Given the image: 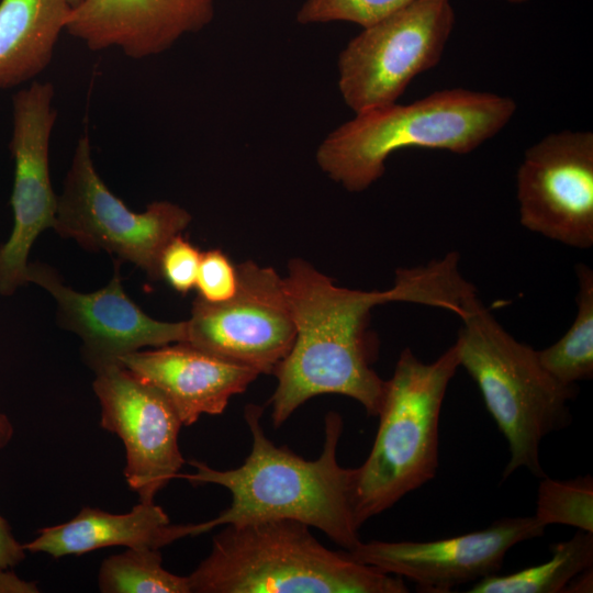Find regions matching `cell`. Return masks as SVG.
I'll use <instances>...</instances> for the list:
<instances>
[{"label":"cell","instance_id":"cell-1","mask_svg":"<svg viewBox=\"0 0 593 593\" xmlns=\"http://www.w3.org/2000/svg\"><path fill=\"white\" fill-rule=\"evenodd\" d=\"M295 325L293 345L273 374L272 423L280 427L307 400L340 394L378 416L385 381L372 369L367 326L371 310L388 302L434 306L460 316L474 287L459 271L457 253L424 266L399 269L384 291L340 288L307 261L293 259L283 278Z\"/></svg>","mask_w":593,"mask_h":593},{"label":"cell","instance_id":"cell-2","mask_svg":"<svg viewBox=\"0 0 593 593\" xmlns=\"http://www.w3.org/2000/svg\"><path fill=\"white\" fill-rule=\"evenodd\" d=\"M262 413L258 405L245 407L251 449L242 466L217 470L191 460L194 472L177 475L192 484L222 485L232 495L230 507L219 516L192 524V537L227 524L294 519L320 529L344 550H353L361 539L353 513L355 468L342 467L336 457L342 416L336 412L325 416L322 452L315 460H305L266 436Z\"/></svg>","mask_w":593,"mask_h":593},{"label":"cell","instance_id":"cell-3","mask_svg":"<svg viewBox=\"0 0 593 593\" xmlns=\"http://www.w3.org/2000/svg\"><path fill=\"white\" fill-rule=\"evenodd\" d=\"M516 109L514 99L493 92L435 91L412 103L355 113L325 137L316 161L346 190L360 192L384 174L393 153L426 148L469 154L500 133Z\"/></svg>","mask_w":593,"mask_h":593},{"label":"cell","instance_id":"cell-4","mask_svg":"<svg viewBox=\"0 0 593 593\" xmlns=\"http://www.w3.org/2000/svg\"><path fill=\"white\" fill-rule=\"evenodd\" d=\"M188 575L190 593H406L399 575L323 546L294 519L227 524Z\"/></svg>","mask_w":593,"mask_h":593},{"label":"cell","instance_id":"cell-5","mask_svg":"<svg viewBox=\"0 0 593 593\" xmlns=\"http://www.w3.org/2000/svg\"><path fill=\"white\" fill-rule=\"evenodd\" d=\"M455 346L459 365L478 385L484 404L507 441L510 459L503 480L524 468L546 475L540 443L572 423L568 402L574 387L558 382L542 367L537 350L516 340L471 293L459 316Z\"/></svg>","mask_w":593,"mask_h":593},{"label":"cell","instance_id":"cell-6","mask_svg":"<svg viewBox=\"0 0 593 593\" xmlns=\"http://www.w3.org/2000/svg\"><path fill=\"white\" fill-rule=\"evenodd\" d=\"M460 367L455 344L427 363L405 348L385 381L379 427L365 462L355 468L357 528L433 480L439 466V419Z\"/></svg>","mask_w":593,"mask_h":593},{"label":"cell","instance_id":"cell-7","mask_svg":"<svg viewBox=\"0 0 593 593\" xmlns=\"http://www.w3.org/2000/svg\"><path fill=\"white\" fill-rule=\"evenodd\" d=\"M190 213L169 201H155L142 213L131 211L99 176L90 139L76 145L53 228L88 250H103L159 279V258L168 242L189 225Z\"/></svg>","mask_w":593,"mask_h":593},{"label":"cell","instance_id":"cell-8","mask_svg":"<svg viewBox=\"0 0 593 593\" xmlns=\"http://www.w3.org/2000/svg\"><path fill=\"white\" fill-rule=\"evenodd\" d=\"M456 22L450 0H415L363 27L338 58V88L359 113L398 102L411 81L441 59Z\"/></svg>","mask_w":593,"mask_h":593},{"label":"cell","instance_id":"cell-9","mask_svg":"<svg viewBox=\"0 0 593 593\" xmlns=\"http://www.w3.org/2000/svg\"><path fill=\"white\" fill-rule=\"evenodd\" d=\"M236 268L238 283L231 299L193 301L183 343L259 374L273 373L295 338L283 278L254 261Z\"/></svg>","mask_w":593,"mask_h":593},{"label":"cell","instance_id":"cell-10","mask_svg":"<svg viewBox=\"0 0 593 593\" xmlns=\"http://www.w3.org/2000/svg\"><path fill=\"white\" fill-rule=\"evenodd\" d=\"M521 224L567 246L593 245V133L563 130L529 146L516 172Z\"/></svg>","mask_w":593,"mask_h":593},{"label":"cell","instance_id":"cell-11","mask_svg":"<svg viewBox=\"0 0 593 593\" xmlns=\"http://www.w3.org/2000/svg\"><path fill=\"white\" fill-rule=\"evenodd\" d=\"M54 86L33 81L12 98L10 150L14 160L11 194L13 227L0 245V294L29 282V254L38 235L53 227L57 195L49 174V142L57 112Z\"/></svg>","mask_w":593,"mask_h":593},{"label":"cell","instance_id":"cell-12","mask_svg":"<svg viewBox=\"0 0 593 593\" xmlns=\"http://www.w3.org/2000/svg\"><path fill=\"white\" fill-rule=\"evenodd\" d=\"M92 389L100 425L125 448L124 477L138 500L152 502L177 478L184 459L178 445L182 423L168 400L121 363L94 371Z\"/></svg>","mask_w":593,"mask_h":593},{"label":"cell","instance_id":"cell-13","mask_svg":"<svg viewBox=\"0 0 593 593\" xmlns=\"http://www.w3.org/2000/svg\"><path fill=\"white\" fill-rule=\"evenodd\" d=\"M535 516L506 517L484 529L430 541L359 542L346 551L358 562L413 582L418 592L448 593L502 569L514 546L541 537Z\"/></svg>","mask_w":593,"mask_h":593},{"label":"cell","instance_id":"cell-14","mask_svg":"<svg viewBox=\"0 0 593 593\" xmlns=\"http://www.w3.org/2000/svg\"><path fill=\"white\" fill-rule=\"evenodd\" d=\"M118 265L116 261L111 281L91 293L66 286L48 265H29V282L52 294L58 325L80 337L83 360L93 371L120 363L123 356L143 347H160L186 339V321L154 320L130 299Z\"/></svg>","mask_w":593,"mask_h":593},{"label":"cell","instance_id":"cell-15","mask_svg":"<svg viewBox=\"0 0 593 593\" xmlns=\"http://www.w3.org/2000/svg\"><path fill=\"white\" fill-rule=\"evenodd\" d=\"M213 14L214 0H80L65 31L90 51L119 48L142 59L201 31Z\"/></svg>","mask_w":593,"mask_h":593},{"label":"cell","instance_id":"cell-16","mask_svg":"<svg viewBox=\"0 0 593 593\" xmlns=\"http://www.w3.org/2000/svg\"><path fill=\"white\" fill-rule=\"evenodd\" d=\"M120 363L156 388L171 404L182 426L201 415L224 412L232 396L244 392L259 373L186 343L137 350Z\"/></svg>","mask_w":593,"mask_h":593},{"label":"cell","instance_id":"cell-17","mask_svg":"<svg viewBox=\"0 0 593 593\" xmlns=\"http://www.w3.org/2000/svg\"><path fill=\"white\" fill-rule=\"evenodd\" d=\"M184 537H191L190 524L171 525L154 501H139L125 514L83 507L64 524L38 529L37 536L23 547L60 558L114 546L159 549Z\"/></svg>","mask_w":593,"mask_h":593},{"label":"cell","instance_id":"cell-18","mask_svg":"<svg viewBox=\"0 0 593 593\" xmlns=\"http://www.w3.org/2000/svg\"><path fill=\"white\" fill-rule=\"evenodd\" d=\"M71 8L69 0L0 1V89L45 70Z\"/></svg>","mask_w":593,"mask_h":593},{"label":"cell","instance_id":"cell-19","mask_svg":"<svg viewBox=\"0 0 593 593\" xmlns=\"http://www.w3.org/2000/svg\"><path fill=\"white\" fill-rule=\"evenodd\" d=\"M593 567V533L579 530L551 545V558L514 573L494 574L475 582L469 593H559Z\"/></svg>","mask_w":593,"mask_h":593},{"label":"cell","instance_id":"cell-20","mask_svg":"<svg viewBox=\"0 0 593 593\" xmlns=\"http://www.w3.org/2000/svg\"><path fill=\"white\" fill-rule=\"evenodd\" d=\"M575 272V318L559 340L537 350L542 367L567 387H575L577 382L593 377V271L589 266L579 264Z\"/></svg>","mask_w":593,"mask_h":593},{"label":"cell","instance_id":"cell-21","mask_svg":"<svg viewBox=\"0 0 593 593\" xmlns=\"http://www.w3.org/2000/svg\"><path fill=\"white\" fill-rule=\"evenodd\" d=\"M102 593H190L187 577L163 567L159 549L127 548L108 557L98 574Z\"/></svg>","mask_w":593,"mask_h":593},{"label":"cell","instance_id":"cell-22","mask_svg":"<svg viewBox=\"0 0 593 593\" xmlns=\"http://www.w3.org/2000/svg\"><path fill=\"white\" fill-rule=\"evenodd\" d=\"M535 518L544 526L552 524L593 533V479L579 475L570 480L540 478Z\"/></svg>","mask_w":593,"mask_h":593},{"label":"cell","instance_id":"cell-23","mask_svg":"<svg viewBox=\"0 0 593 593\" xmlns=\"http://www.w3.org/2000/svg\"><path fill=\"white\" fill-rule=\"evenodd\" d=\"M415 0H306L296 20L302 24L350 22L368 27Z\"/></svg>","mask_w":593,"mask_h":593},{"label":"cell","instance_id":"cell-24","mask_svg":"<svg viewBox=\"0 0 593 593\" xmlns=\"http://www.w3.org/2000/svg\"><path fill=\"white\" fill-rule=\"evenodd\" d=\"M238 283L237 268L220 249L201 253L195 281L198 296L210 303L231 299Z\"/></svg>","mask_w":593,"mask_h":593},{"label":"cell","instance_id":"cell-25","mask_svg":"<svg viewBox=\"0 0 593 593\" xmlns=\"http://www.w3.org/2000/svg\"><path fill=\"white\" fill-rule=\"evenodd\" d=\"M201 251L181 234L172 237L159 258V277L178 293L187 294L195 287Z\"/></svg>","mask_w":593,"mask_h":593},{"label":"cell","instance_id":"cell-26","mask_svg":"<svg viewBox=\"0 0 593 593\" xmlns=\"http://www.w3.org/2000/svg\"><path fill=\"white\" fill-rule=\"evenodd\" d=\"M25 552L8 522L0 515V569H11L19 564L25 559Z\"/></svg>","mask_w":593,"mask_h":593},{"label":"cell","instance_id":"cell-27","mask_svg":"<svg viewBox=\"0 0 593 593\" xmlns=\"http://www.w3.org/2000/svg\"><path fill=\"white\" fill-rule=\"evenodd\" d=\"M35 582L19 578L9 569H0V593H37Z\"/></svg>","mask_w":593,"mask_h":593},{"label":"cell","instance_id":"cell-28","mask_svg":"<svg viewBox=\"0 0 593 593\" xmlns=\"http://www.w3.org/2000/svg\"><path fill=\"white\" fill-rule=\"evenodd\" d=\"M13 426L7 415L0 413V450L12 439Z\"/></svg>","mask_w":593,"mask_h":593},{"label":"cell","instance_id":"cell-29","mask_svg":"<svg viewBox=\"0 0 593 593\" xmlns=\"http://www.w3.org/2000/svg\"><path fill=\"white\" fill-rule=\"evenodd\" d=\"M506 1L512 4H522V3L528 2L529 0H506Z\"/></svg>","mask_w":593,"mask_h":593},{"label":"cell","instance_id":"cell-30","mask_svg":"<svg viewBox=\"0 0 593 593\" xmlns=\"http://www.w3.org/2000/svg\"><path fill=\"white\" fill-rule=\"evenodd\" d=\"M80 0H69L70 4L74 7L76 5Z\"/></svg>","mask_w":593,"mask_h":593}]
</instances>
